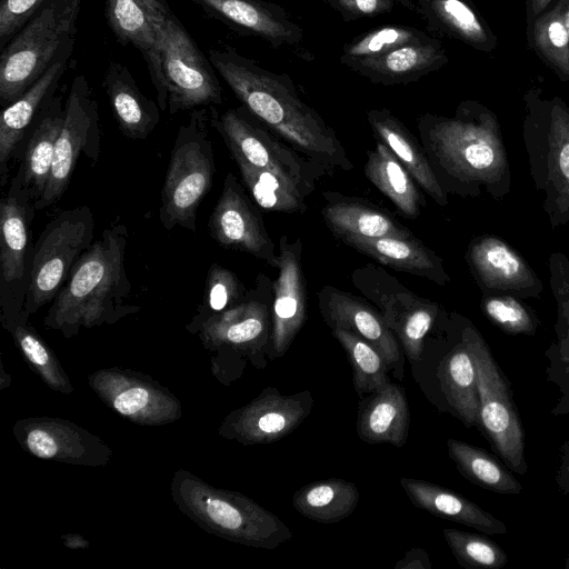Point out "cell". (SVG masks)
Masks as SVG:
<instances>
[{
    "instance_id": "25",
    "label": "cell",
    "mask_w": 569,
    "mask_h": 569,
    "mask_svg": "<svg viewBox=\"0 0 569 569\" xmlns=\"http://www.w3.org/2000/svg\"><path fill=\"white\" fill-rule=\"evenodd\" d=\"M74 41L57 61L16 101L4 107L0 117V187L9 180L10 161L24 142L44 104L54 97L59 81L72 56Z\"/></svg>"
},
{
    "instance_id": "42",
    "label": "cell",
    "mask_w": 569,
    "mask_h": 569,
    "mask_svg": "<svg viewBox=\"0 0 569 569\" xmlns=\"http://www.w3.org/2000/svg\"><path fill=\"white\" fill-rule=\"evenodd\" d=\"M430 36L410 26L383 24L347 42L340 53V62L353 70L360 64Z\"/></svg>"
},
{
    "instance_id": "32",
    "label": "cell",
    "mask_w": 569,
    "mask_h": 569,
    "mask_svg": "<svg viewBox=\"0 0 569 569\" xmlns=\"http://www.w3.org/2000/svg\"><path fill=\"white\" fill-rule=\"evenodd\" d=\"M409 500L435 517L471 527L486 535H505V522L466 497L426 480L402 477L399 480Z\"/></svg>"
},
{
    "instance_id": "34",
    "label": "cell",
    "mask_w": 569,
    "mask_h": 569,
    "mask_svg": "<svg viewBox=\"0 0 569 569\" xmlns=\"http://www.w3.org/2000/svg\"><path fill=\"white\" fill-rule=\"evenodd\" d=\"M64 112L66 104L62 98H51L41 109L24 140L26 147L19 170L23 184L29 189L34 202L48 184Z\"/></svg>"
},
{
    "instance_id": "33",
    "label": "cell",
    "mask_w": 569,
    "mask_h": 569,
    "mask_svg": "<svg viewBox=\"0 0 569 569\" xmlns=\"http://www.w3.org/2000/svg\"><path fill=\"white\" fill-rule=\"evenodd\" d=\"M341 241L382 264L427 278L439 286L450 282L442 259L415 236L410 238L349 237Z\"/></svg>"
},
{
    "instance_id": "49",
    "label": "cell",
    "mask_w": 569,
    "mask_h": 569,
    "mask_svg": "<svg viewBox=\"0 0 569 569\" xmlns=\"http://www.w3.org/2000/svg\"><path fill=\"white\" fill-rule=\"evenodd\" d=\"M48 0H0V50Z\"/></svg>"
},
{
    "instance_id": "53",
    "label": "cell",
    "mask_w": 569,
    "mask_h": 569,
    "mask_svg": "<svg viewBox=\"0 0 569 569\" xmlns=\"http://www.w3.org/2000/svg\"><path fill=\"white\" fill-rule=\"evenodd\" d=\"M551 4L560 12L569 37V0H555Z\"/></svg>"
},
{
    "instance_id": "22",
    "label": "cell",
    "mask_w": 569,
    "mask_h": 569,
    "mask_svg": "<svg viewBox=\"0 0 569 569\" xmlns=\"http://www.w3.org/2000/svg\"><path fill=\"white\" fill-rule=\"evenodd\" d=\"M169 10L167 0H104V17L117 41L133 46L144 59L161 111H167V91L156 27Z\"/></svg>"
},
{
    "instance_id": "11",
    "label": "cell",
    "mask_w": 569,
    "mask_h": 569,
    "mask_svg": "<svg viewBox=\"0 0 569 569\" xmlns=\"http://www.w3.org/2000/svg\"><path fill=\"white\" fill-rule=\"evenodd\" d=\"M167 111L220 106L223 93L216 69L177 16L169 10L157 23Z\"/></svg>"
},
{
    "instance_id": "54",
    "label": "cell",
    "mask_w": 569,
    "mask_h": 569,
    "mask_svg": "<svg viewBox=\"0 0 569 569\" xmlns=\"http://www.w3.org/2000/svg\"><path fill=\"white\" fill-rule=\"evenodd\" d=\"M565 568H566V569H569V556H568V557H567V559H566Z\"/></svg>"
},
{
    "instance_id": "29",
    "label": "cell",
    "mask_w": 569,
    "mask_h": 569,
    "mask_svg": "<svg viewBox=\"0 0 569 569\" xmlns=\"http://www.w3.org/2000/svg\"><path fill=\"white\" fill-rule=\"evenodd\" d=\"M326 203L321 216L327 227L340 240L349 237H413L411 231L383 209L338 192H323Z\"/></svg>"
},
{
    "instance_id": "13",
    "label": "cell",
    "mask_w": 569,
    "mask_h": 569,
    "mask_svg": "<svg viewBox=\"0 0 569 569\" xmlns=\"http://www.w3.org/2000/svg\"><path fill=\"white\" fill-rule=\"evenodd\" d=\"M209 116L210 124L221 136L231 156H238L256 168L278 172L309 194L316 189L319 178L329 173L270 130L253 123L242 108L219 113L210 107Z\"/></svg>"
},
{
    "instance_id": "6",
    "label": "cell",
    "mask_w": 569,
    "mask_h": 569,
    "mask_svg": "<svg viewBox=\"0 0 569 569\" xmlns=\"http://www.w3.org/2000/svg\"><path fill=\"white\" fill-rule=\"evenodd\" d=\"M82 0H48L0 54L2 107L21 97L74 41Z\"/></svg>"
},
{
    "instance_id": "18",
    "label": "cell",
    "mask_w": 569,
    "mask_h": 569,
    "mask_svg": "<svg viewBox=\"0 0 569 569\" xmlns=\"http://www.w3.org/2000/svg\"><path fill=\"white\" fill-rule=\"evenodd\" d=\"M12 432L24 451L44 460L99 467L113 455L100 437L63 418H23L14 423Z\"/></svg>"
},
{
    "instance_id": "14",
    "label": "cell",
    "mask_w": 569,
    "mask_h": 569,
    "mask_svg": "<svg viewBox=\"0 0 569 569\" xmlns=\"http://www.w3.org/2000/svg\"><path fill=\"white\" fill-rule=\"evenodd\" d=\"M64 104V120L56 143L51 174L43 193L34 202L37 211L56 203L66 192L82 153L92 166L99 160V106L83 74L72 80Z\"/></svg>"
},
{
    "instance_id": "26",
    "label": "cell",
    "mask_w": 569,
    "mask_h": 569,
    "mask_svg": "<svg viewBox=\"0 0 569 569\" xmlns=\"http://www.w3.org/2000/svg\"><path fill=\"white\" fill-rule=\"evenodd\" d=\"M549 283L556 303L555 340L545 351L546 379L560 396L551 409L555 417L569 415V260L553 252L548 260Z\"/></svg>"
},
{
    "instance_id": "16",
    "label": "cell",
    "mask_w": 569,
    "mask_h": 569,
    "mask_svg": "<svg viewBox=\"0 0 569 569\" xmlns=\"http://www.w3.org/2000/svg\"><path fill=\"white\" fill-rule=\"evenodd\" d=\"M312 406L309 390L284 396L277 388L267 387L231 411L218 433L243 446L272 443L292 433L308 418Z\"/></svg>"
},
{
    "instance_id": "19",
    "label": "cell",
    "mask_w": 569,
    "mask_h": 569,
    "mask_svg": "<svg viewBox=\"0 0 569 569\" xmlns=\"http://www.w3.org/2000/svg\"><path fill=\"white\" fill-rule=\"evenodd\" d=\"M210 237L221 247L242 251L277 268L276 246L260 212L232 172H228L221 194L208 221Z\"/></svg>"
},
{
    "instance_id": "23",
    "label": "cell",
    "mask_w": 569,
    "mask_h": 569,
    "mask_svg": "<svg viewBox=\"0 0 569 569\" xmlns=\"http://www.w3.org/2000/svg\"><path fill=\"white\" fill-rule=\"evenodd\" d=\"M208 17L273 48L300 49L303 31L280 6L266 0H191Z\"/></svg>"
},
{
    "instance_id": "44",
    "label": "cell",
    "mask_w": 569,
    "mask_h": 569,
    "mask_svg": "<svg viewBox=\"0 0 569 569\" xmlns=\"http://www.w3.org/2000/svg\"><path fill=\"white\" fill-rule=\"evenodd\" d=\"M332 336L347 355L352 369L353 386L360 397L390 382L387 376L388 365L370 343L346 329H332Z\"/></svg>"
},
{
    "instance_id": "43",
    "label": "cell",
    "mask_w": 569,
    "mask_h": 569,
    "mask_svg": "<svg viewBox=\"0 0 569 569\" xmlns=\"http://www.w3.org/2000/svg\"><path fill=\"white\" fill-rule=\"evenodd\" d=\"M528 30L529 42L562 81H569V37L558 9L551 4Z\"/></svg>"
},
{
    "instance_id": "20",
    "label": "cell",
    "mask_w": 569,
    "mask_h": 569,
    "mask_svg": "<svg viewBox=\"0 0 569 569\" xmlns=\"http://www.w3.org/2000/svg\"><path fill=\"white\" fill-rule=\"evenodd\" d=\"M465 259L481 292L540 299L543 283L528 262L503 239L482 234L471 239Z\"/></svg>"
},
{
    "instance_id": "5",
    "label": "cell",
    "mask_w": 569,
    "mask_h": 569,
    "mask_svg": "<svg viewBox=\"0 0 569 569\" xmlns=\"http://www.w3.org/2000/svg\"><path fill=\"white\" fill-rule=\"evenodd\" d=\"M522 140L529 172L552 229L569 222V106L530 88L523 94Z\"/></svg>"
},
{
    "instance_id": "28",
    "label": "cell",
    "mask_w": 569,
    "mask_h": 569,
    "mask_svg": "<svg viewBox=\"0 0 569 569\" xmlns=\"http://www.w3.org/2000/svg\"><path fill=\"white\" fill-rule=\"evenodd\" d=\"M102 87L122 134L144 140L160 122V108L146 97L127 67L111 61L103 74Z\"/></svg>"
},
{
    "instance_id": "15",
    "label": "cell",
    "mask_w": 569,
    "mask_h": 569,
    "mask_svg": "<svg viewBox=\"0 0 569 569\" xmlns=\"http://www.w3.org/2000/svg\"><path fill=\"white\" fill-rule=\"evenodd\" d=\"M88 383L109 408L133 423L157 427L181 418L180 400L143 372L104 368L88 376Z\"/></svg>"
},
{
    "instance_id": "12",
    "label": "cell",
    "mask_w": 569,
    "mask_h": 569,
    "mask_svg": "<svg viewBox=\"0 0 569 569\" xmlns=\"http://www.w3.org/2000/svg\"><path fill=\"white\" fill-rule=\"evenodd\" d=\"M352 284L380 311L411 363L422 358L425 338L442 308L416 295L396 277L373 263L355 269Z\"/></svg>"
},
{
    "instance_id": "9",
    "label": "cell",
    "mask_w": 569,
    "mask_h": 569,
    "mask_svg": "<svg viewBox=\"0 0 569 569\" xmlns=\"http://www.w3.org/2000/svg\"><path fill=\"white\" fill-rule=\"evenodd\" d=\"M34 201L20 170L0 201V321L9 332L20 318L30 286Z\"/></svg>"
},
{
    "instance_id": "45",
    "label": "cell",
    "mask_w": 569,
    "mask_h": 569,
    "mask_svg": "<svg viewBox=\"0 0 569 569\" xmlns=\"http://www.w3.org/2000/svg\"><path fill=\"white\" fill-rule=\"evenodd\" d=\"M458 563L468 569H501L508 563L505 550L493 540L453 528L442 530Z\"/></svg>"
},
{
    "instance_id": "46",
    "label": "cell",
    "mask_w": 569,
    "mask_h": 569,
    "mask_svg": "<svg viewBox=\"0 0 569 569\" xmlns=\"http://www.w3.org/2000/svg\"><path fill=\"white\" fill-rule=\"evenodd\" d=\"M481 293V311L498 329L515 336L537 332L540 321L523 299L505 293Z\"/></svg>"
},
{
    "instance_id": "30",
    "label": "cell",
    "mask_w": 569,
    "mask_h": 569,
    "mask_svg": "<svg viewBox=\"0 0 569 569\" xmlns=\"http://www.w3.org/2000/svg\"><path fill=\"white\" fill-rule=\"evenodd\" d=\"M410 413L405 390L392 382L373 391L359 403L357 433L369 443L406 445Z\"/></svg>"
},
{
    "instance_id": "8",
    "label": "cell",
    "mask_w": 569,
    "mask_h": 569,
    "mask_svg": "<svg viewBox=\"0 0 569 569\" xmlns=\"http://www.w3.org/2000/svg\"><path fill=\"white\" fill-rule=\"evenodd\" d=\"M462 336L471 351L479 399V430L501 461L518 475L528 471L525 431L510 382L475 325L462 317Z\"/></svg>"
},
{
    "instance_id": "24",
    "label": "cell",
    "mask_w": 569,
    "mask_h": 569,
    "mask_svg": "<svg viewBox=\"0 0 569 569\" xmlns=\"http://www.w3.org/2000/svg\"><path fill=\"white\" fill-rule=\"evenodd\" d=\"M319 310L331 329L349 330L370 343L398 378L402 377V359L395 333L378 309L352 293L323 286L318 293Z\"/></svg>"
},
{
    "instance_id": "27",
    "label": "cell",
    "mask_w": 569,
    "mask_h": 569,
    "mask_svg": "<svg viewBox=\"0 0 569 569\" xmlns=\"http://www.w3.org/2000/svg\"><path fill=\"white\" fill-rule=\"evenodd\" d=\"M367 120L376 140L386 144L408 170L416 183L437 204H448V193L437 178L417 138L388 109H371Z\"/></svg>"
},
{
    "instance_id": "10",
    "label": "cell",
    "mask_w": 569,
    "mask_h": 569,
    "mask_svg": "<svg viewBox=\"0 0 569 569\" xmlns=\"http://www.w3.org/2000/svg\"><path fill=\"white\" fill-rule=\"evenodd\" d=\"M93 233L94 219L88 206L63 210L49 221L34 243L24 316L29 318L54 299L92 244Z\"/></svg>"
},
{
    "instance_id": "38",
    "label": "cell",
    "mask_w": 569,
    "mask_h": 569,
    "mask_svg": "<svg viewBox=\"0 0 569 569\" xmlns=\"http://www.w3.org/2000/svg\"><path fill=\"white\" fill-rule=\"evenodd\" d=\"M360 500L353 482L329 478L310 482L292 497L295 510L319 523L333 525L351 516Z\"/></svg>"
},
{
    "instance_id": "47",
    "label": "cell",
    "mask_w": 569,
    "mask_h": 569,
    "mask_svg": "<svg viewBox=\"0 0 569 569\" xmlns=\"http://www.w3.org/2000/svg\"><path fill=\"white\" fill-rule=\"evenodd\" d=\"M246 291L241 281L230 269L212 263L208 270L202 302L186 327L187 330L194 333L207 318L238 302Z\"/></svg>"
},
{
    "instance_id": "1",
    "label": "cell",
    "mask_w": 569,
    "mask_h": 569,
    "mask_svg": "<svg viewBox=\"0 0 569 569\" xmlns=\"http://www.w3.org/2000/svg\"><path fill=\"white\" fill-rule=\"evenodd\" d=\"M209 60L246 110L274 136L329 173L350 171L335 130L299 96L287 73L268 70L234 48H211Z\"/></svg>"
},
{
    "instance_id": "2",
    "label": "cell",
    "mask_w": 569,
    "mask_h": 569,
    "mask_svg": "<svg viewBox=\"0 0 569 569\" xmlns=\"http://www.w3.org/2000/svg\"><path fill=\"white\" fill-rule=\"evenodd\" d=\"M422 148L448 192L495 200L511 189V171L497 114L478 101L459 103L452 117L418 119Z\"/></svg>"
},
{
    "instance_id": "51",
    "label": "cell",
    "mask_w": 569,
    "mask_h": 569,
    "mask_svg": "<svg viewBox=\"0 0 569 569\" xmlns=\"http://www.w3.org/2000/svg\"><path fill=\"white\" fill-rule=\"evenodd\" d=\"M526 8L527 29L533 20L551 6L555 0H523Z\"/></svg>"
},
{
    "instance_id": "4",
    "label": "cell",
    "mask_w": 569,
    "mask_h": 569,
    "mask_svg": "<svg viewBox=\"0 0 569 569\" xmlns=\"http://www.w3.org/2000/svg\"><path fill=\"white\" fill-rule=\"evenodd\" d=\"M170 492L186 517L228 541L272 550L292 538V531L278 516L252 499L216 488L188 470L173 473Z\"/></svg>"
},
{
    "instance_id": "35",
    "label": "cell",
    "mask_w": 569,
    "mask_h": 569,
    "mask_svg": "<svg viewBox=\"0 0 569 569\" xmlns=\"http://www.w3.org/2000/svg\"><path fill=\"white\" fill-rule=\"evenodd\" d=\"M461 322L462 316L459 315L458 342L440 361L437 377L450 412L467 428H479L476 367L461 332Z\"/></svg>"
},
{
    "instance_id": "41",
    "label": "cell",
    "mask_w": 569,
    "mask_h": 569,
    "mask_svg": "<svg viewBox=\"0 0 569 569\" xmlns=\"http://www.w3.org/2000/svg\"><path fill=\"white\" fill-rule=\"evenodd\" d=\"M21 313L9 333L28 366L52 390L69 395L74 388L53 350Z\"/></svg>"
},
{
    "instance_id": "36",
    "label": "cell",
    "mask_w": 569,
    "mask_h": 569,
    "mask_svg": "<svg viewBox=\"0 0 569 569\" xmlns=\"http://www.w3.org/2000/svg\"><path fill=\"white\" fill-rule=\"evenodd\" d=\"M413 10L433 32L457 39L486 53L498 39L469 0H417Z\"/></svg>"
},
{
    "instance_id": "17",
    "label": "cell",
    "mask_w": 569,
    "mask_h": 569,
    "mask_svg": "<svg viewBox=\"0 0 569 569\" xmlns=\"http://www.w3.org/2000/svg\"><path fill=\"white\" fill-rule=\"evenodd\" d=\"M271 303L272 282L259 273L253 288L234 305L207 318L194 335L211 350L254 353L269 342Z\"/></svg>"
},
{
    "instance_id": "21",
    "label": "cell",
    "mask_w": 569,
    "mask_h": 569,
    "mask_svg": "<svg viewBox=\"0 0 569 569\" xmlns=\"http://www.w3.org/2000/svg\"><path fill=\"white\" fill-rule=\"evenodd\" d=\"M302 242L279 240L278 276L272 282L270 355L282 357L291 347L307 318V291L302 271Z\"/></svg>"
},
{
    "instance_id": "7",
    "label": "cell",
    "mask_w": 569,
    "mask_h": 569,
    "mask_svg": "<svg viewBox=\"0 0 569 569\" xmlns=\"http://www.w3.org/2000/svg\"><path fill=\"white\" fill-rule=\"evenodd\" d=\"M207 107L193 109L188 122L178 129L170 153L159 220L166 230L181 227L197 231V212L213 184L216 162L209 136Z\"/></svg>"
},
{
    "instance_id": "48",
    "label": "cell",
    "mask_w": 569,
    "mask_h": 569,
    "mask_svg": "<svg viewBox=\"0 0 569 569\" xmlns=\"http://www.w3.org/2000/svg\"><path fill=\"white\" fill-rule=\"evenodd\" d=\"M338 12L343 21L350 22L389 13L398 6L413 10V0H323Z\"/></svg>"
},
{
    "instance_id": "31",
    "label": "cell",
    "mask_w": 569,
    "mask_h": 569,
    "mask_svg": "<svg viewBox=\"0 0 569 569\" xmlns=\"http://www.w3.org/2000/svg\"><path fill=\"white\" fill-rule=\"evenodd\" d=\"M447 62L445 48L437 39L429 37L403 44L352 71L377 84H407L437 71Z\"/></svg>"
},
{
    "instance_id": "37",
    "label": "cell",
    "mask_w": 569,
    "mask_h": 569,
    "mask_svg": "<svg viewBox=\"0 0 569 569\" xmlns=\"http://www.w3.org/2000/svg\"><path fill=\"white\" fill-rule=\"evenodd\" d=\"M365 174L402 216L415 219L426 206L413 178L381 141L376 140L375 148L367 152Z\"/></svg>"
},
{
    "instance_id": "3",
    "label": "cell",
    "mask_w": 569,
    "mask_h": 569,
    "mask_svg": "<svg viewBox=\"0 0 569 569\" xmlns=\"http://www.w3.org/2000/svg\"><path fill=\"white\" fill-rule=\"evenodd\" d=\"M128 229L113 221L104 228L73 267L68 280L52 300L44 317V327L66 338L81 329L113 325L137 313L130 303L132 284L126 269Z\"/></svg>"
},
{
    "instance_id": "40",
    "label": "cell",
    "mask_w": 569,
    "mask_h": 569,
    "mask_svg": "<svg viewBox=\"0 0 569 569\" xmlns=\"http://www.w3.org/2000/svg\"><path fill=\"white\" fill-rule=\"evenodd\" d=\"M447 449L459 473L471 483L501 495L522 491L511 470L485 449L452 438L447 440Z\"/></svg>"
},
{
    "instance_id": "50",
    "label": "cell",
    "mask_w": 569,
    "mask_h": 569,
    "mask_svg": "<svg viewBox=\"0 0 569 569\" xmlns=\"http://www.w3.org/2000/svg\"><path fill=\"white\" fill-rule=\"evenodd\" d=\"M556 483L562 495L569 493V440L559 448V463L556 471Z\"/></svg>"
},
{
    "instance_id": "39",
    "label": "cell",
    "mask_w": 569,
    "mask_h": 569,
    "mask_svg": "<svg viewBox=\"0 0 569 569\" xmlns=\"http://www.w3.org/2000/svg\"><path fill=\"white\" fill-rule=\"evenodd\" d=\"M234 160L250 197L263 210L283 213H303L309 196L299 184L282 174L256 168L238 156Z\"/></svg>"
},
{
    "instance_id": "52",
    "label": "cell",
    "mask_w": 569,
    "mask_h": 569,
    "mask_svg": "<svg viewBox=\"0 0 569 569\" xmlns=\"http://www.w3.org/2000/svg\"><path fill=\"white\" fill-rule=\"evenodd\" d=\"M62 541L68 548L72 549L86 548L88 546V541L80 535H64Z\"/></svg>"
}]
</instances>
